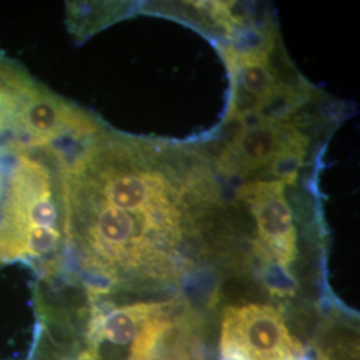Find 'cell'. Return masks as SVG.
I'll return each mask as SVG.
<instances>
[{"label":"cell","mask_w":360,"mask_h":360,"mask_svg":"<svg viewBox=\"0 0 360 360\" xmlns=\"http://www.w3.org/2000/svg\"><path fill=\"white\" fill-rule=\"evenodd\" d=\"M236 196L257 224L259 252L267 263L290 270L297 255V235L292 210L285 198V183L278 179L250 180Z\"/></svg>","instance_id":"obj_5"},{"label":"cell","mask_w":360,"mask_h":360,"mask_svg":"<svg viewBox=\"0 0 360 360\" xmlns=\"http://www.w3.org/2000/svg\"><path fill=\"white\" fill-rule=\"evenodd\" d=\"M263 279L272 295H292L297 287L290 270L275 263H267Z\"/></svg>","instance_id":"obj_7"},{"label":"cell","mask_w":360,"mask_h":360,"mask_svg":"<svg viewBox=\"0 0 360 360\" xmlns=\"http://www.w3.org/2000/svg\"><path fill=\"white\" fill-rule=\"evenodd\" d=\"M219 360H251L243 348L235 342L223 339L220 342V359Z\"/></svg>","instance_id":"obj_8"},{"label":"cell","mask_w":360,"mask_h":360,"mask_svg":"<svg viewBox=\"0 0 360 360\" xmlns=\"http://www.w3.org/2000/svg\"><path fill=\"white\" fill-rule=\"evenodd\" d=\"M309 138L287 119H257L243 123L220 151L219 174L250 179L272 175L291 184L307 151Z\"/></svg>","instance_id":"obj_3"},{"label":"cell","mask_w":360,"mask_h":360,"mask_svg":"<svg viewBox=\"0 0 360 360\" xmlns=\"http://www.w3.org/2000/svg\"><path fill=\"white\" fill-rule=\"evenodd\" d=\"M62 119L56 92L0 50V143L51 146Z\"/></svg>","instance_id":"obj_4"},{"label":"cell","mask_w":360,"mask_h":360,"mask_svg":"<svg viewBox=\"0 0 360 360\" xmlns=\"http://www.w3.org/2000/svg\"><path fill=\"white\" fill-rule=\"evenodd\" d=\"M62 144H0V269L25 263L35 274L63 248Z\"/></svg>","instance_id":"obj_2"},{"label":"cell","mask_w":360,"mask_h":360,"mask_svg":"<svg viewBox=\"0 0 360 360\" xmlns=\"http://www.w3.org/2000/svg\"><path fill=\"white\" fill-rule=\"evenodd\" d=\"M63 248L56 278L87 297L129 276L168 278L179 245L220 206L211 168L193 150L138 139L103 126L62 162Z\"/></svg>","instance_id":"obj_1"},{"label":"cell","mask_w":360,"mask_h":360,"mask_svg":"<svg viewBox=\"0 0 360 360\" xmlns=\"http://www.w3.org/2000/svg\"><path fill=\"white\" fill-rule=\"evenodd\" d=\"M221 338L239 345L251 360H285L303 352L288 334L281 314L270 306L229 307Z\"/></svg>","instance_id":"obj_6"}]
</instances>
